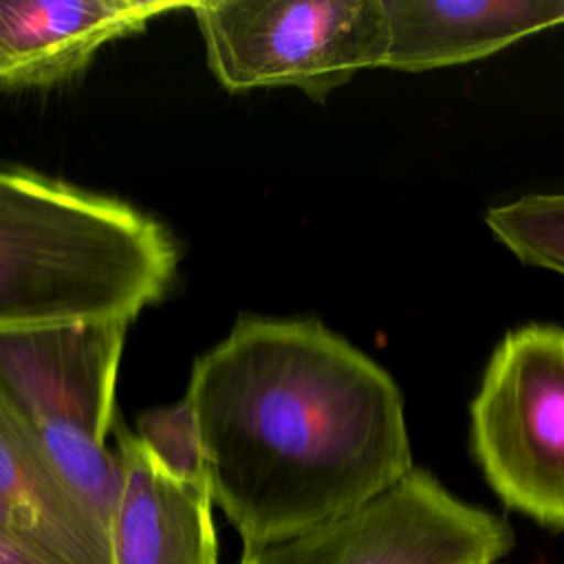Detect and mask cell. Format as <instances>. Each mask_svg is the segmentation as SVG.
I'll return each mask as SVG.
<instances>
[{
  "label": "cell",
  "mask_w": 564,
  "mask_h": 564,
  "mask_svg": "<svg viewBox=\"0 0 564 564\" xmlns=\"http://www.w3.org/2000/svg\"><path fill=\"white\" fill-rule=\"evenodd\" d=\"M205 59L229 93L297 88L324 99L359 70L383 68V0H200Z\"/></svg>",
  "instance_id": "obj_4"
},
{
  "label": "cell",
  "mask_w": 564,
  "mask_h": 564,
  "mask_svg": "<svg viewBox=\"0 0 564 564\" xmlns=\"http://www.w3.org/2000/svg\"><path fill=\"white\" fill-rule=\"evenodd\" d=\"M511 529L412 469L361 507L242 551L240 564H498Z\"/></svg>",
  "instance_id": "obj_6"
},
{
  "label": "cell",
  "mask_w": 564,
  "mask_h": 564,
  "mask_svg": "<svg viewBox=\"0 0 564 564\" xmlns=\"http://www.w3.org/2000/svg\"><path fill=\"white\" fill-rule=\"evenodd\" d=\"M185 397L242 551L339 518L414 469L397 381L313 317H240L196 359Z\"/></svg>",
  "instance_id": "obj_1"
},
{
  "label": "cell",
  "mask_w": 564,
  "mask_h": 564,
  "mask_svg": "<svg viewBox=\"0 0 564 564\" xmlns=\"http://www.w3.org/2000/svg\"><path fill=\"white\" fill-rule=\"evenodd\" d=\"M134 436L167 474L209 489L200 430L187 397L141 412Z\"/></svg>",
  "instance_id": "obj_12"
},
{
  "label": "cell",
  "mask_w": 564,
  "mask_h": 564,
  "mask_svg": "<svg viewBox=\"0 0 564 564\" xmlns=\"http://www.w3.org/2000/svg\"><path fill=\"white\" fill-rule=\"evenodd\" d=\"M485 220L518 260L564 275V192L531 194L496 205Z\"/></svg>",
  "instance_id": "obj_11"
},
{
  "label": "cell",
  "mask_w": 564,
  "mask_h": 564,
  "mask_svg": "<svg viewBox=\"0 0 564 564\" xmlns=\"http://www.w3.org/2000/svg\"><path fill=\"white\" fill-rule=\"evenodd\" d=\"M128 326L99 322L0 333V403L106 533L121 478L117 449L106 441Z\"/></svg>",
  "instance_id": "obj_3"
},
{
  "label": "cell",
  "mask_w": 564,
  "mask_h": 564,
  "mask_svg": "<svg viewBox=\"0 0 564 564\" xmlns=\"http://www.w3.org/2000/svg\"><path fill=\"white\" fill-rule=\"evenodd\" d=\"M0 522L53 564H112L101 522L2 403Z\"/></svg>",
  "instance_id": "obj_10"
},
{
  "label": "cell",
  "mask_w": 564,
  "mask_h": 564,
  "mask_svg": "<svg viewBox=\"0 0 564 564\" xmlns=\"http://www.w3.org/2000/svg\"><path fill=\"white\" fill-rule=\"evenodd\" d=\"M0 564H53L0 522Z\"/></svg>",
  "instance_id": "obj_13"
},
{
  "label": "cell",
  "mask_w": 564,
  "mask_h": 564,
  "mask_svg": "<svg viewBox=\"0 0 564 564\" xmlns=\"http://www.w3.org/2000/svg\"><path fill=\"white\" fill-rule=\"evenodd\" d=\"M185 0H0V88L79 75L106 44L141 33Z\"/></svg>",
  "instance_id": "obj_7"
},
{
  "label": "cell",
  "mask_w": 564,
  "mask_h": 564,
  "mask_svg": "<svg viewBox=\"0 0 564 564\" xmlns=\"http://www.w3.org/2000/svg\"><path fill=\"white\" fill-rule=\"evenodd\" d=\"M469 441L507 507L564 527V328L527 324L502 337L469 408Z\"/></svg>",
  "instance_id": "obj_5"
},
{
  "label": "cell",
  "mask_w": 564,
  "mask_h": 564,
  "mask_svg": "<svg viewBox=\"0 0 564 564\" xmlns=\"http://www.w3.org/2000/svg\"><path fill=\"white\" fill-rule=\"evenodd\" d=\"M176 264L167 229L132 205L0 167V333L132 324Z\"/></svg>",
  "instance_id": "obj_2"
},
{
  "label": "cell",
  "mask_w": 564,
  "mask_h": 564,
  "mask_svg": "<svg viewBox=\"0 0 564 564\" xmlns=\"http://www.w3.org/2000/svg\"><path fill=\"white\" fill-rule=\"evenodd\" d=\"M117 456L112 564H218L212 491L167 474L126 430L117 432Z\"/></svg>",
  "instance_id": "obj_8"
},
{
  "label": "cell",
  "mask_w": 564,
  "mask_h": 564,
  "mask_svg": "<svg viewBox=\"0 0 564 564\" xmlns=\"http://www.w3.org/2000/svg\"><path fill=\"white\" fill-rule=\"evenodd\" d=\"M383 68L432 70L487 57L564 22V0H383Z\"/></svg>",
  "instance_id": "obj_9"
}]
</instances>
